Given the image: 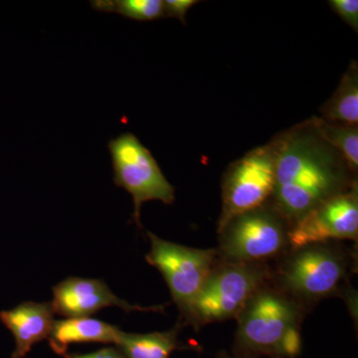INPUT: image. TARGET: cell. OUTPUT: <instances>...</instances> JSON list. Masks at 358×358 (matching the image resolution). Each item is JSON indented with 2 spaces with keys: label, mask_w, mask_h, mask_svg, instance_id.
<instances>
[{
  "label": "cell",
  "mask_w": 358,
  "mask_h": 358,
  "mask_svg": "<svg viewBox=\"0 0 358 358\" xmlns=\"http://www.w3.org/2000/svg\"><path fill=\"white\" fill-rule=\"evenodd\" d=\"M272 143L275 185L270 204L289 227L357 183V173L320 133L317 117L278 134Z\"/></svg>",
  "instance_id": "obj_1"
},
{
  "label": "cell",
  "mask_w": 358,
  "mask_h": 358,
  "mask_svg": "<svg viewBox=\"0 0 358 358\" xmlns=\"http://www.w3.org/2000/svg\"><path fill=\"white\" fill-rule=\"evenodd\" d=\"M237 319V345L242 352L277 358L300 355V312L296 303L280 292L263 287Z\"/></svg>",
  "instance_id": "obj_2"
},
{
  "label": "cell",
  "mask_w": 358,
  "mask_h": 358,
  "mask_svg": "<svg viewBox=\"0 0 358 358\" xmlns=\"http://www.w3.org/2000/svg\"><path fill=\"white\" fill-rule=\"evenodd\" d=\"M268 278L261 263L227 262L214 268L185 317L194 324L234 319Z\"/></svg>",
  "instance_id": "obj_3"
},
{
  "label": "cell",
  "mask_w": 358,
  "mask_h": 358,
  "mask_svg": "<svg viewBox=\"0 0 358 358\" xmlns=\"http://www.w3.org/2000/svg\"><path fill=\"white\" fill-rule=\"evenodd\" d=\"M108 148L115 185L124 188L133 197V217L141 228L143 204L150 200L173 204L176 199L174 187L164 176L150 150L134 134L128 131L120 134L108 143Z\"/></svg>",
  "instance_id": "obj_4"
},
{
  "label": "cell",
  "mask_w": 358,
  "mask_h": 358,
  "mask_svg": "<svg viewBox=\"0 0 358 358\" xmlns=\"http://www.w3.org/2000/svg\"><path fill=\"white\" fill-rule=\"evenodd\" d=\"M275 185V155L272 141L232 162L222 178V211L218 231L231 219L268 203Z\"/></svg>",
  "instance_id": "obj_5"
},
{
  "label": "cell",
  "mask_w": 358,
  "mask_h": 358,
  "mask_svg": "<svg viewBox=\"0 0 358 358\" xmlns=\"http://www.w3.org/2000/svg\"><path fill=\"white\" fill-rule=\"evenodd\" d=\"M288 222L268 203L231 219L218 231L227 262L261 263L288 243Z\"/></svg>",
  "instance_id": "obj_6"
},
{
  "label": "cell",
  "mask_w": 358,
  "mask_h": 358,
  "mask_svg": "<svg viewBox=\"0 0 358 358\" xmlns=\"http://www.w3.org/2000/svg\"><path fill=\"white\" fill-rule=\"evenodd\" d=\"M148 236L150 250L145 260L162 273L174 303L185 315L215 268L217 251L182 246L150 232Z\"/></svg>",
  "instance_id": "obj_7"
},
{
  "label": "cell",
  "mask_w": 358,
  "mask_h": 358,
  "mask_svg": "<svg viewBox=\"0 0 358 358\" xmlns=\"http://www.w3.org/2000/svg\"><path fill=\"white\" fill-rule=\"evenodd\" d=\"M358 186L336 195L308 212L289 227L292 248L326 243L331 240H357Z\"/></svg>",
  "instance_id": "obj_8"
},
{
  "label": "cell",
  "mask_w": 358,
  "mask_h": 358,
  "mask_svg": "<svg viewBox=\"0 0 358 358\" xmlns=\"http://www.w3.org/2000/svg\"><path fill=\"white\" fill-rule=\"evenodd\" d=\"M294 251L282 267V286L294 296L310 300L334 293L345 278V258L322 244Z\"/></svg>",
  "instance_id": "obj_9"
},
{
  "label": "cell",
  "mask_w": 358,
  "mask_h": 358,
  "mask_svg": "<svg viewBox=\"0 0 358 358\" xmlns=\"http://www.w3.org/2000/svg\"><path fill=\"white\" fill-rule=\"evenodd\" d=\"M54 313L68 317H87L110 307L129 312H162L166 306L141 307L115 296L101 280L70 277L53 288Z\"/></svg>",
  "instance_id": "obj_10"
},
{
  "label": "cell",
  "mask_w": 358,
  "mask_h": 358,
  "mask_svg": "<svg viewBox=\"0 0 358 358\" xmlns=\"http://www.w3.org/2000/svg\"><path fill=\"white\" fill-rule=\"evenodd\" d=\"M51 303L25 301L0 313V320L13 333L15 350L10 358H24L33 345L48 339L54 322Z\"/></svg>",
  "instance_id": "obj_11"
},
{
  "label": "cell",
  "mask_w": 358,
  "mask_h": 358,
  "mask_svg": "<svg viewBox=\"0 0 358 358\" xmlns=\"http://www.w3.org/2000/svg\"><path fill=\"white\" fill-rule=\"evenodd\" d=\"M121 331L119 327L90 317H68L54 322L48 341L52 350L64 357L69 345L74 343L115 345Z\"/></svg>",
  "instance_id": "obj_12"
},
{
  "label": "cell",
  "mask_w": 358,
  "mask_h": 358,
  "mask_svg": "<svg viewBox=\"0 0 358 358\" xmlns=\"http://www.w3.org/2000/svg\"><path fill=\"white\" fill-rule=\"evenodd\" d=\"M322 120L336 124H358V64L352 60L334 95L320 109Z\"/></svg>",
  "instance_id": "obj_13"
},
{
  "label": "cell",
  "mask_w": 358,
  "mask_h": 358,
  "mask_svg": "<svg viewBox=\"0 0 358 358\" xmlns=\"http://www.w3.org/2000/svg\"><path fill=\"white\" fill-rule=\"evenodd\" d=\"M179 327L160 333L128 334L121 331L117 350L126 358H169L178 348Z\"/></svg>",
  "instance_id": "obj_14"
},
{
  "label": "cell",
  "mask_w": 358,
  "mask_h": 358,
  "mask_svg": "<svg viewBox=\"0 0 358 358\" xmlns=\"http://www.w3.org/2000/svg\"><path fill=\"white\" fill-rule=\"evenodd\" d=\"M90 4L100 13H117L136 21L164 17L162 0H92Z\"/></svg>",
  "instance_id": "obj_15"
},
{
  "label": "cell",
  "mask_w": 358,
  "mask_h": 358,
  "mask_svg": "<svg viewBox=\"0 0 358 358\" xmlns=\"http://www.w3.org/2000/svg\"><path fill=\"white\" fill-rule=\"evenodd\" d=\"M320 133L343 155L353 173L358 171V124H336L317 117Z\"/></svg>",
  "instance_id": "obj_16"
},
{
  "label": "cell",
  "mask_w": 358,
  "mask_h": 358,
  "mask_svg": "<svg viewBox=\"0 0 358 358\" xmlns=\"http://www.w3.org/2000/svg\"><path fill=\"white\" fill-rule=\"evenodd\" d=\"M329 6L345 23L358 31V1L357 0H331Z\"/></svg>",
  "instance_id": "obj_17"
},
{
  "label": "cell",
  "mask_w": 358,
  "mask_h": 358,
  "mask_svg": "<svg viewBox=\"0 0 358 358\" xmlns=\"http://www.w3.org/2000/svg\"><path fill=\"white\" fill-rule=\"evenodd\" d=\"M199 2L196 0H166L164 1V17L178 18L186 25V14Z\"/></svg>",
  "instance_id": "obj_18"
},
{
  "label": "cell",
  "mask_w": 358,
  "mask_h": 358,
  "mask_svg": "<svg viewBox=\"0 0 358 358\" xmlns=\"http://www.w3.org/2000/svg\"><path fill=\"white\" fill-rule=\"evenodd\" d=\"M65 358H126L117 348H103L98 352L87 353V355H78V353H66Z\"/></svg>",
  "instance_id": "obj_19"
},
{
  "label": "cell",
  "mask_w": 358,
  "mask_h": 358,
  "mask_svg": "<svg viewBox=\"0 0 358 358\" xmlns=\"http://www.w3.org/2000/svg\"><path fill=\"white\" fill-rule=\"evenodd\" d=\"M220 358H232V357H224ZM235 358H258L256 357H248V355H246V357H235ZM268 358H277V357H268Z\"/></svg>",
  "instance_id": "obj_20"
}]
</instances>
